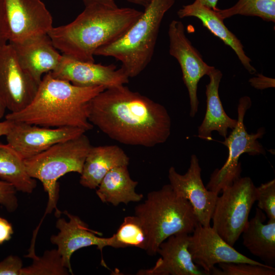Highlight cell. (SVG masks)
Masks as SVG:
<instances>
[{"label": "cell", "mask_w": 275, "mask_h": 275, "mask_svg": "<svg viewBox=\"0 0 275 275\" xmlns=\"http://www.w3.org/2000/svg\"><path fill=\"white\" fill-rule=\"evenodd\" d=\"M88 119L120 143L152 147L166 142L171 119L166 107L122 85L106 89L90 102Z\"/></svg>", "instance_id": "6da1fadb"}, {"label": "cell", "mask_w": 275, "mask_h": 275, "mask_svg": "<svg viewBox=\"0 0 275 275\" xmlns=\"http://www.w3.org/2000/svg\"><path fill=\"white\" fill-rule=\"evenodd\" d=\"M142 13L133 8L94 4L85 6L71 22L53 27L48 35L62 54L95 62L96 50L121 37Z\"/></svg>", "instance_id": "7a4b0ae2"}, {"label": "cell", "mask_w": 275, "mask_h": 275, "mask_svg": "<svg viewBox=\"0 0 275 275\" xmlns=\"http://www.w3.org/2000/svg\"><path fill=\"white\" fill-rule=\"evenodd\" d=\"M106 89L103 86L78 87L53 77H42L31 102L18 112H10L6 119L47 127H73L91 130L88 119L90 101Z\"/></svg>", "instance_id": "3957f363"}, {"label": "cell", "mask_w": 275, "mask_h": 275, "mask_svg": "<svg viewBox=\"0 0 275 275\" xmlns=\"http://www.w3.org/2000/svg\"><path fill=\"white\" fill-rule=\"evenodd\" d=\"M175 0H151L142 15L115 41L99 47L94 56L111 57L122 63L128 76L139 75L150 62L161 21Z\"/></svg>", "instance_id": "277c9868"}, {"label": "cell", "mask_w": 275, "mask_h": 275, "mask_svg": "<svg viewBox=\"0 0 275 275\" xmlns=\"http://www.w3.org/2000/svg\"><path fill=\"white\" fill-rule=\"evenodd\" d=\"M134 215L147 231L146 252L150 255H156L160 244L170 236L191 234L198 223L189 202L176 194L169 184L149 192L146 200L135 207Z\"/></svg>", "instance_id": "5b68a950"}, {"label": "cell", "mask_w": 275, "mask_h": 275, "mask_svg": "<svg viewBox=\"0 0 275 275\" xmlns=\"http://www.w3.org/2000/svg\"><path fill=\"white\" fill-rule=\"evenodd\" d=\"M92 146L85 133L62 142L32 157L24 160L31 177L42 183L48 195V202L43 218L55 210L56 216L61 211L57 208L58 180L70 172L81 174L87 155Z\"/></svg>", "instance_id": "8992f818"}, {"label": "cell", "mask_w": 275, "mask_h": 275, "mask_svg": "<svg viewBox=\"0 0 275 275\" xmlns=\"http://www.w3.org/2000/svg\"><path fill=\"white\" fill-rule=\"evenodd\" d=\"M251 106L250 97L244 96L240 98L237 107V125L222 142L228 149V157L221 168L213 171L206 185L208 190L218 195L241 177V163L239 159L242 154L265 155V150L258 141L265 134V128L261 127L256 133H249L244 124L245 113Z\"/></svg>", "instance_id": "52a82bcc"}, {"label": "cell", "mask_w": 275, "mask_h": 275, "mask_svg": "<svg viewBox=\"0 0 275 275\" xmlns=\"http://www.w3.org/2000/svg\"><path fill=\"white\" fill-rule=\"evenodd\" d=\"M256 186L249 177H240L218 197L212 215V228L233 246L249 221L256 201Z\"/></svg>", "instance_id": "ba28073f"}, {"label": "cell", "mask_w": 275, "mask_h": 275, "mask_svg": "<svg viewBox=\"0 0 275 275\" xmlns=\"http://www.w3.org/2000/svg\"><path fill=\"white\" fill-rule=\"evenodd\" d=\"M6 36L17 43L48 34L53 27L52 17L41 0H3Z\"/></svg>", "instance_id": "9c48e42d"}, {"label": "cell", "mask_w": 275, "mask_h": 275, "mask_svg": "<svg viewBox=\"0 0 275 275\" xmlns=\"http://www.w3.org/2000/svg\"><path fill=\"white\" fill-rule=\"evenodd\" d=\"M169 53L178 62L182 73V78L189 95L190 117L197 113L199 100L198 85L200 79L215 68L208 65L203 60L198 50L192 45L185 33L183 23L172 20L169 26Z\"/></svg>", "instance_id": "30bf717a"}, {"label": "cell", "mask_w": 275, "mask_h": 275, "mask_svg": "<svg viewBox=\"0 0 275 275\" xmlns=\"http://www.w3.org/2000/svg\"><path fill=\"white\" fill-rule=\"evenodd\" d=\"M39 84L21 67L12 46L0 48V95L7 109L18 112L33 99Z\"/></svg>", "instance_id": "8fae6325"}, {"label": "cell", "mask_w": 275, "mask_h": 275, "mask_svg": "<svg viewBox=\"0 0 275 275\" xmlns=\"http://www.w3.org/2000/svg\"><path fill=\"white\" fill-rule=\"evenodd\" d=\"M85 132L84 129L77 127L52 128L23 122H13L6 136L7 144L25 160L40 153L54 144L74 139Z\"/></svg>", "instance_id": "7c38bea8"}, {"label": "cell", "mask_w": 275, "mask_h": 275, "mask_svg": "<svg viewBox=\"0 0 275 275\" xmlns=\"http://www.w3.org/2000/svg\"><path fill=\"white\" fill-rule=\"evenodd\" d=\"M190 235L188 246L193 262L210 274L215 265L221 263H248L263 265L236 251L210 226L199 223Z\"/></svg>", "instance_id": "4fadbf2b"}, {"label": "cell", "mask_w": 275, "mask_h": 275, "mask_svg": "<svg viewBox=\"0 0 275 275\" xmlns=\"http://www.w3.org/2000/svg\"><path fill=\"white\" fill-rule=\"evenodd\" d=\"M201 171L197 156L193 154L189 167L184 174L178 173L171 167L168 178L174 192L189 202L198 223L204 226H210L218 195L204 186Z\"/></svg>", "instance_id": "5bb4252c"}, {"label": "cell", "mask_w": 275, "mask_h": 275, "mask_svg": "<svg viewBox=\"0 0 275 275\" xmlns=\"http://www.w3.org/2000/svg\"><path fill=\"white\" fill-rule=\"evenodd\" d=\"M50 73L55 78L82 87L103 86L109 89L124 85L129 78L121 68L117 69L114 64L84 62L64 54L59 65Z\"/></svg>", "instance_id": "9a60e30c"}, {"label": "cell", "mask_w": 275, "mask_h": 275, "mask_svg": "<svg viewBox=\"0 0 275 275\" xmlns=\"http://www.w3.org/2000/svg\"><path fill=\"white\" fill-rule=\"evenodd\" d=\"M63 213L69 220L58 218L56 226L59 232L50 237V241L57 246L64 265L73 274L70 263L72 254L79 249L92 245L96 246L102 253L103 249L108 246L109 237H101V233L90 229L78 216L66 210Z\"/></svg>", "instance_id": "2e32d148"}, {"label": "cell", "mask_w": 275, "mask_h": 275, "mask_svg": "<svg viewBox=\"0 0 275 275\" xmlns=\"http://www.w3.org/2000/svg\"><path fill=\"white\" fill-rule=\"evenodd\" d=\"M190 235H173L159 246L157 253L160 257L154 266L140 269L138 275H209L193 261L188 246Z\"/></svg>", "instance_id": "e0dca14e"}, {"label": "cell", "mask_w": 275, "mask_h": 275, "mask_svg": "<svg viewBox=\"0 0 275 275\" xmlns=\"http://www.w3.org/2000/svg\"><path fill=\"white\" fill-rule=\"evenodd\" d=\"M10 44L21 67L39 85L42 75L53 71L62 57L48 34Z\"/></svg>", "instance_id": "ac0fdd59"}, {"label": "cell", "mask_w": 275, "mask_h": 275, "mask_svg": "<svg viewBox=\"0 0 275 275\" xmlns=\"http://www.w3.org/2000/svg\"><path fill=\"white\" fill-rule=\"evenodd\" d=\"M209 84L206 86V111L204 118L198 127V137L202 140H212L214 131L225 139L228 135L229 129L233 130L237 123V119L228 116L225 112L221 101L218 89L223 74L215 68L208 75Z\"/></svg>", "instance_id": "d6986e66"}, {"label": "cell", "mask_w": 275, "mask_h": 275, "mask_svg": "<svg viewBox=\"0 0 275 275\" xmlns=\"http://www.w3.org/2000/svg\"><path fill=\"white\" fill-rule=\"evenodd\" d=\"M177 15L180 18L195 17L199 19L204 27L234 51L243 66L250 74L256 73V70L251 65V60L246 55L240 40L227 28L224 20L217 16L215 11L195 0L191 4L183 6L178 11Z\"/></svg>", "instance_id": "ffe728a7"}, {"label": "cell", "mask_w": 275, "mask_h": 275, "mask_svg": "<svg viewBox=\"0 0 275 275\" xmlns=\"http://www.w3.org/2000/svg\"><path fill=\"white\" fill-rule=\"evenodd\" d=\"M129 157L117 145L92 146L86 158L79 183L87 188L95 189L112 169L128 166Z\"/></svg>", "instance_id": "44dd1931"}, {"label": "cell", "mask_w": 275, "mask_h": 275, "mask_svg": "<svg viewBox=\"0 0 275 275\" xmlns=\"http://www.w3.org/2000/svg\"><path fill=\"white\" fill-rule=\"evenodd\" d=\"M265 216L258 208L241 234L243 244L253 255L273 266L275 264V220L264 224Z\"/></svg>", "instance_id": "7402d4cb"}, {"label": "cell", "mask_w": 275, "mask_h": 275, "mask_svg": "<svg viewBox=\"0 0 275 275\" xmlns=\"http://www.w3.org/2000/svg\"><path fill=\"white\" fill-rule=\"evenodd\" d=\"M127 167H116L103 177L96 191L102 202L116 206L121 203L127 205L143 199V195L135 191L138 182L132 179Z\"/></svg>", "instance_id": "603a6c76"}, {"label": "cell", "mask_w": 275, "mask_h": 275, "mask_svg": "<svg viewBox=\"0 0 275 275\" xmlns=\"http://www.w3.org/2000/svg\"><path fill=\"white\" fill-rule=\"evenodd\" d=\"M0 178L17 190L31 194L37 182L28 174L24 160L9 145L0 144Z\"/></svg>", "instance_id": "cb8c5ba5"}, {"label": "cell", "mask_w": 275, "mask_h": 275, "mask_svg": "<svg viewBox=\"0 0 275 275\" xmlns=\"http://www.w3.org/2000/svg\"><path fill=\"white\" fill-rule=\"evenodd\" d=\"M148 245L147 231L135 215L125 217L117 232L109 237L108 246L116 249L135 247L146 251Z\"/></svg>", "instance_id": "d4e9b609"}, {"label": "cell", "mask_w": 275, "mask_h": 275, "mask_svg": "<svg viewBox=\"0 0 275 275\" xmlns=\"http://www.w3.org/2000/svg\"><path fill=\"white\" fill-rule=\"evenodd\" d=\"M25 257L32 258L33 263L22 268L21 275H67L70 273L57 249L46 251L42 256L38 257L35 253V243L32 242Z\"/></svg>", "instance_id": "484cf974"}, {"label": "cell", "mask_w": 275, "mask_h": 275, "mask_svg": "<svg viewBox=\"0 0 275 275\" xmlns=\"http://www.w3.org/2000/svg\"><path fill=\"white\" fill-rule=\"evenodd\" d=\"M217 16L224 20L236 15L257 16L264 21L275 22V0H239L233 6L216 9Z\"/></svg>", "instance_id": "4316f807"}, {"label": "cell", "mask_w": 275, "mask_h": 275, "mask_svg": "<svg viewBox=\"0 0 275 275\" xmlns=\"http://www.w3.org/2000/svg\"><path fill=\"white\" fill-rule=\"evenodd\" d=\"M219 269L215 267L213 275H274L275 268L267 264L263 265L248 263H221Z\"/></svg>", "instance_id": "83f0119b"}, {"label": "cell", "mask_w": 275, "mask_h": 275, "mask_svg": "<svg viewBox=\"0 0 275 275\" xmlns=\"http://www.w3.org/2000/svg\"><path fill=\"white\" fill-rule=\"evenodd\" d=\"M258 208L265 212L269 220H275V180L261 184L256 189Z\"/></svg>", "instance_id": "f1b7e54d"}, {"label": "cell", "mask_w": 275, "mask_h": 275, "mask_svg": "<svg viewBox=\"0 0 275 275\" xmlns=\"http://www.w3.org/2000/svg\"><path fill=\"white\" fill-rule=\"evenodd\" d=\"M15 188L10 183L0 180V204L9 212L15 211L18 207V200Z\"/></svg>", "instance_id": "f546056e"}, {"label": "cell", "mask_w": 275, "mask_h": 275, "mask_svg": "<svg viewBox=\"0 0 275 275\" xmlns=\"http://www.w3.org/2000/svg\"><path fill=\"white\" fill-rule=\"evenodd\" d=\"M22 265L19 257L9 256L0 262V275H21Z\"/></svg>", "instance_id": "4dcf8cb0"}, {"label": "cell", "mask_w": 275, "mask_h": 275, "mask_svg": "<svg viewBox=\"0 0 275 275\" xmlns=\"http://www.w3.org/2000/svg\"><path fill=\"white\" fill-rule=\"evenodd\" d=\"M249 82L254 88L259 90H264L269 88H274L275 80L274 78L258 74L257 76L250 79Z\"/></svg>", "instance_id": "1f68e13d"}, {"label": "cell", "mask_w": 275, "mask_h": 275, "mask_svg": "<svg viewBox=\"0 0 275 275\" xmlns=\"http://www.w3.org/2000/svg\"><path fill=\"white\" fill-rule=\"evenodd\" d=\"M13 233L11 224L7 219L0 217V245L10 240Z\"/></svg>", "instance_id": "d6a6232c"}, {"label": "cell", "mask_w": 275, "mask_h": 275, "mask_svg": "<svg viewBox=\"0 0 275 275\" xmlns=\"http://www.w3.org/2000/svg\"><path fill=\"white\" fill-rule=\"evenodd\" d=\"M7 42L5 25L3 1L0 0V48L7 44Z\"/></svg>", "instance_id": "836d02e7"}, {"label": "cell", "mask_w": 275, "mask_h": 275, "mask_svg": "<svg viewBox=\"0 0 275 275\" xmlns=\"http://www.w3.org/2000/svg\"><path fill=\"white\" fill-rule=\"evenodd\" d=\"M85 6L94 4H103L112 7H118L115 0H82Z\"/></svg>", "instance_id": "e575fe53"}, {"label": "cell", "mask_w": 275, "mask_h": 275, "mask_svg": "<svg viewBox=\"0 0 275 275\" xmlns=\"http://www.w3.org/2000/svg\"><path fill=\"white\" fill-rule=\"evenodd\" d=\"M13 124V121L7 119L0 122V136H6L10 130Z\"/></svg>", "instance_id": "d590c367"}, {"label": "cell", "mask_w": 275, "mask_h": 275, "mask_svg": "<svg viewBox=\"0 0 275 275\" xmlns=\"http://www.w3.org/2000/svg\"><path fill=\"white\" fill-rule=\"evenodd\" d=\"M203 5L215 11L218 9L217 3L218 0H198Z\"/></svg>", "instance_id": "8d00e7d4"}, {"label": "cell", "mask_w": 275, "mask_h": 275, "mask_svg": "<svg viewBox=\"0 0 275 275\" xmlns=\"http://www.w3.org/2000/svg\"><path fill=\"white\" fill-rule=\"evenodd\" d=\"M127 2L139 5L145 8L150 3L151 0H126Z\"/></svg>", "instance_id": "74e56055"}, {"label": "cell", "mask_w": 275, "mask_h": 275, "mask_svg": "<svg viewBox=\"0 0 275 275\" xmlns=\"http://www.w3.org/2000/svg\"><path fill=\"white\" fill-rule=\"evenodd\" d=\"M6 109L7 108L5 104L0 95V119L4 116Z\"/></svg>", "instance_id": "f35d334b"}]
</instances>
